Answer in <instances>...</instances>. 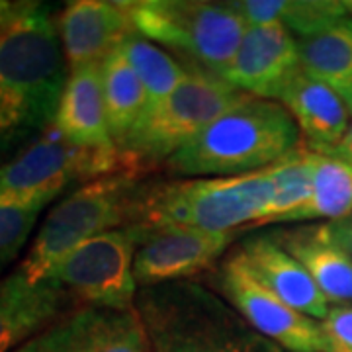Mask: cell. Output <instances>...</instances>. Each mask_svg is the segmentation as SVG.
Returning <instances> with one entry per match:
<instances>
[{
    "label": "cell",
    "mask_w": 352,
    "mask_h": 352,
    "mask_svg": "<svg viewBox=\"0 0 352 352\" xmlns=\"http://www.w3.org/2000/svg\"><path fill=\"white\" fill-rule=\"evenodd\" d=\"M118 173L139 170L118 147L80 149L67 143L51 127V133L41 135L0 166V206H47L76 180L87 184Z\"/></svg>",
    "instance_id": "cell-8"
},
{
    "label": "cell",
    "mask_w": 352,
    "mask_h": 352,
    "mask_svg": "<svg viewBox=\"0 0 352 352\" xmlns=\"http://www.w3.org/2000/svg\"><path fill=\"white\" fill-rule=\"evenodd\" d=\"M311 163V196L282 223L294 221H337L352 214V166L337 159L309 151Z\"/></svg>",
    "instance_id": "cell-21"
},
{
    "label": "cell",
    "mask_w": 352,
    "mask_h": 352,
    "mask_svg": "<svg viewBox=\"0 0 352 352\" xmlns=\"http://www.w3.org/2000/svg\"><path fill=\"white\" fill-rule=\"evenodd\" d=\"M45 206H0V274L18 258Z\"/></svg>",
    "instance_id": "cell-26"
},
{
    "label": "cell",
    "mask_w": 352,
    "mask_h": 352,
    "mask_svg": "<svg viewBox=\"0 0 352 352\" xmlns=\"http://www.w3.org/2000/svg\"><path fill=\"white\" fill-rule=\"evenodd\" d=\"M36 2H12L0 0V38H4L14 25L18 24L25 14L34 8Z\"/></svg>",
    "instance_id": "cell-28"
},
{
    "label": "cell",
    "mask_w": 352,
    "mask_h": 352,
    "mask_svg": "<svg viewBox=\"0 0 352 352\" xmlns=\"http://www.w3.org/2000/svg\"><path fill=\"white\" fill-rule=\"evenodd\" d=\"M272 178V196L264 210L263 217L254 227L282 223L286 215L294 214L302 208L311 196V163L309 151L305 147H298L288 153L284 159L270 166Z\"/></svg>",
    "instance_id": "cell-24"
},
{
    "label": "cell",
    "mask_w": 352,
    "mask_h": 352,
    "mask_svg": "<svg viewBox=\"0 0 352 352\" xmlns=\"http://www.w3.org/2000/svg\"><path fill=\"white\" fill-rule=\"evenodd\" d=\"M346 14L344 2L335 0H282L280 24L286 25L296 39H303Z\"/></svg>",
    "instance_id": "cell-25"
},
{
    "label": "cell",
    "mask_w": 352,
    "mask_h": 352,
    "mask_svg": "<svg viewBox=\"0 0 352 352\" xmlns=\"http://www.w3.org/2000/svg\"><path fill=\"white\" fill-rule=\"evenodd\" d=\"M344 6H346V12H349V16H352V0L351 2H344Z\"/></svg>",
    "instance_id": "cell-32"
},
{
    "label": "cell",
    "mask_w": 352,
    "mask_h": 352,
    "mask_svg": "<svg viewBox=\"0 0 352 352\" xmlns=\"http://www.w3.org/2000/svg\"><path fill=\"white\" fill-rule=\"evenodd\" d=\"M16 352H151L138 309L76 307Z\"/></svg>",
    "instance_id": "cell-12"
},
{
    "label": "cell",
    "mask_w": 352,
    "mask_h": 352,
    "mask_svg": "<svg viewBox=\"0 0 352 352\" xmlns=\"http://www.w3.org/2000/svg\"><path fill=\"white\" fill-rule=\"evenodd\" d=\"M219 292L249 325L288 352H325L321 323L282 302L252 276L239 252H231L219 266Z\"/></svg>",
    "instance_id": "cell-10"
},
{
    "label": "cell",
    "mask_w": 352,
    "mask_h": 352,
    "mask_svg": "<svg viewBox=\"0 0 352 352\" xmlns=\"http://www.w3.org/2000/svg\"><path fill=\"white\" fill-rule=\"evenodd\" d=\"M272 196L270 166L251 175L143 184L133 223H168L204 231L254 226Z\"/></svg>",
    "instance_id": "cell-4"
},
{
    "label": "cell",
    "mask_w": 352,
    "mask_h": 352,
    "mask_svg": "<svg viewBox=\"0 0 352 352\" xmlns=\"http://www.w3.org/2000/svg\"><path fill=\"white\" fill-rule=\"evenodd\" d=\"M239 252L252 276L264 288L270 289L289 307L314 319H325L331 307L327 298L302 264L270 239L268 233L247 237Z\"/></svg>",
    "instance_id": "cell-17"
},
{
    "label": "cell",
    "mask_w": 352,
    "mask_h": 352,
    "mask_svg": "<svg viewBox=\"0 0 352 352\" xmlns=\"http://www.w3.org/2000/svg\"><path fill=\"white\" fill-rule=\"evenodd\" d=\"M300 143L298 124L280 102L249 96L176 151L164 170L173 176L251 175L278 163Z\"/></svg>",
    "instance_id": "cell-3"
},
{
    "label": "cell",
    "mask_w": 352,
    "mask_h": 352,
    "mask_svg": "<svg viewBox=\"0 0 352 352\" xmlns=\"http://www.w3.org/2000/svg\"><path fill=\"white\" fill-rule=\"evenodd\" d=\"M143 175L118 173L90 180L59 201L39 227L34 245L16 268L32 284H41L69 252L85 241L133 221Z\"/></svg>",
    "instance_id": "cell-5"
},
{
    "label": "cell",
    "mask_w": 352,
    "mask_h": 352,
    "mask_svg": "<svg viewBox=\"0 0 352 352\" xmlns=\"http://www.w3.org/2000/svg\"><path fill=\"white\" fill-rule=\"evenodd\" d=\"M346 85H352V80H351V82H346ZM339 87H340V85H339Z\"/></svg>",
    "instance_id": "cell-33"
},
{
    "label": "cell",
    "mask_w": 352,
    "mask_h": 352,
    "mask_svg": "<svg viewBox=\"0 0 352 352\" xmlns=\"http://www.w3.org/2000/svg\"><path fill=\"white\" fill-rule=\"evenodd\" d=\"M135 309L151 352H284L231 303L190 280L139 289Z\"/></svg>",
    "instance_id": "cell-2"
},
{
    "label": "cell",
    "mask_w": 352,
    "mask_h": 352,
    "mask_svg": "<svg viewBox=\"0 0 352 352\" xmlns=\"http://www.w3.org/2000/svg\"><path fill=\"white\" fill-rule=\"evenodd\" d=\"M122 50L145 88V98H147L145 112L166 100L188 76L190 67H184L159 45H155L153 41L141 38L138 34L129 36L122 43Z\"/></svg>",
    "instance_id": "cell-23"
},
{
    "label": "cell",
    "mask_w": 352,
    "mask_h": 352,
    "mask_svg": "<svg viewBox=\"0 0 352 352\" xmlns=\"http://www.w3.org/2000/svg\"><path fill=\"white\" fill-rule=\"evenodd\" d=\"M302 73L298 39L284 24L247 25L226 78L241 92L278 100L289 80Z\"/></svg>",
    "instance_id": "cell-13"
},
{
    "label": "cell",
    "mask_w": 352,
    "mask_h": 352,
    "mask_svg": "<svg viewBox=\"0 0 352 352\" xmlns=\"http://www.w3.org/2000/svg\"><path fill=\"white\" fill-rule=\"evenodd\" d=\"M247 98L249 94L226 78L192 67L166 100L143 112L118 149L143 175L149 166L166 163L219 116Z\"/></svg>",
    "instance_id": "cell-6"
},
{
    "label": "cell",
    "mask_w": 352,
    "mask_h": 352,
    "mask_svg": "<svg viewBox=\"0 0 352 352\" xmlns=\"http://www.w3.org/2000/svg\"><path fill=\"white\" fill-rule=\"evenodd\" d=\"M319 323L325 352H352V305H331Z\"/></svg>",
    "instance_id": "cell-27"
},
{
    "label": "cell",
    "mask_w": 352,
    "mask_h": 352,
    "mask_svg": "<svg viewBox=\"0 0 352 352\" xmlns=\"http://www.w3.org/2000/svg\"><path fill=\"white\" fill-rule=\"evenodd\" d=\"M141 241L138 226L110 229L85 241L57 264L47 280L67 289L75 302L126 311L135 307L133 258Z\"/></svg>",
    "instance_id": "cell-9"
},
{
    "label": "cell",
    "mask_w": 352,
    "mask_h": 352,
    "mask_svg": "<svg viewBox=\"0 0 352 352\" xmlns=\"http://www.w3.org/2000/svg\"><path fill=\"white\" fill-rule=\"evenodd\" d=\"M102 94L108 129L118 147L147 108L145 88L127 61L122 45L102 63Z\"/></svg>",
    "instance_id": "cell-20"
},
{
    "label": "cell",
    "mask_w": 352,
    "mask_h": 352,
    "mask_svg": "<svg viewBox=\"0 0 352 352\" xmlns=\"http://www.w3.org/2000/svg\"><path fill=\"white\" fill-rule=\"evenodd\" d=\"M268 237L307 270L333 305H352V256L333 239L327 223L274 229Z\"/></svg>",
    "instance_id": "cell-16"
},
{
    "label": "cell",
    "mask_w": 352,
    "mask_h": 352,
    "mask_svg": "<svg viewBox=\"0 0 352 352\" xmlns=\"http://www.w3.org/2000/svg\"><path fill=\"white\" fill-rule=\"evenodd\" d=\"M300 65L307 76L331 88L352 80V16H342L309 38L298 39Z\"/></svg>",
    "instance_id": "cell-22"
},
{
    "label": "cell",
    "mask_w": 352,
    "mask_h": 352,
    "mask_svg": "<svg viewBox=\"0 0 352 352\" xmlns=\"http://www.w3.org/2000/svg\"><path fill=\"white\" fill-rule=\"evenodd\" d=\"M335 90L342 98V102L346 104V108H349V112L352 116V85H340V87H335Z\"/></svg>",
    "instance_id": "cell-31"
},
{
    "label": "cell",
    "mask_w": 352,
    "mask_h": 352,
    "mask_svg": "<svg viewBox=\"0 0 352 352\" xmlns=\"http://www.w3.org/2000/svg\"><path fill=\"white\" fill-rule=\"evenodd\" d=\"M138 36L178 51L194 67L226 76L247 22L233 2L138 0L129 2Z\"/></svg>",
    "instance_id": "cell-7"
},
{
    "label": "cell",
    "mask_w": 352,
    "mask_h": 352,
    "mask_svg": "<svg viewBox=\"0 0 352 352\" xmlns=\"http://www.w3.org/2000/svg\"><path fill=\"white\" fill-rule=\"evenodd\" d=\"M325 155L333 157V159H337V161H340V163L352 166V124L349 126L346 133L342 135V139H340L339 143H337L331 151L325 153Z\"/></svg>",
    "instance_id": "cell-30"
},
{
    "label": "cell",
    "mask_w": 352,
    "mask_h": 352,
    "mask_svg": "<svg viewBox=\"0 0 352 352\" xmlns=\"http://www.w3.org/2000/svg\"><path fill=\"white\" fill-rule=\"evenodd\" d=\"M327 226L333 239L352 256V214L337 221H327Z\"/></svg>",
    "instance_id": "cell-29"
},
{
    "label": "cell",
    "mask_w": 352,
    "mask_h": 352,
    "mask_svg": "<svg viewBox=\"0 0 352 352\" xmlns=\"http://www.w3.org/2000/svg\"><path fill=\"white\" fill-rule=\"evenodd\" d=\"M53 129L80 149H113L102 94V65L69 71Z\"/></svg>",
    "instance_id": "cell-19"
},
{
    "label": "cell",
    "mask_w": 352,
    "mask_h": 352,
    "mask_svg": "<svg viewBox=\"0 0 352 352\" xmlns=\"http://www.w3.org/2000/svg\"><path fill=\"white\" fill-rule=\"evenodd\" d=\"M305 141V149L325 155L349 129L351 112L337 90L305 73L296 75L278 94Z\"/></svg>",
    "instance_id": "cell-18"
},
{
    "label": "cell",
    "mask_w": 352,
    "mask_h": 352,
    "mask_svg": "<svg viewBox=\"0 0 352 352\" xmlns=\"http://www.w3.org/2000/svg\"><path fill=\"white\" fill-rule=\"evenodd\" d=\"M67 59L50 8H34L0 38V159L16 157L55 124Z\"/></svg>",
    "instance_id": "cell-1"
},
{
    "label": "cell",
    "mask_w": 352,
    "mask_h": 352,
    "mask_svg": "<svg viewBox=\"0 0 352 352\" xmlns=\"http://www.w3.org/2000/svg\"><path fill=\"white\" fill-rule=\"evenodd\" d=\"M139 241L133 278L141 288L184 282L212 268L233 241V231H204L168 223H133Z\"/></svg>",
    "instance_id": "cell-11"
},
{
    "label": "cell",
    "mask_w": 352,
    "mask_h": 352,
    "mask_svg": "<svg viewBox=\"0 0 352 352\" xmlns=\"http://www.w3.org/2000/svg\"><path fill=\"white\" fill-rule=\"evenodd\" d=\"M75 303L53 280L32 284L18 272L0 282V352H16Z\"/></svg>",
    "instance_id": "cell-15"
},
{
    "label": "cell",
    "mask_w": 352,
    "mask_h": 352,
    "mask_svg": "<svg viewBox=\"0 0 352 352\" xmlns=\"http://www.w3.org/2000/svg\"><path fill=\"white\" fill-rule=\"evenodd\" d=\"M69 71L102 65L129 36L133 28L129 2L75 0L65 6L57 22Z\"/></svg>",
    "instance_id": "cell-14"
}]
</instances>
